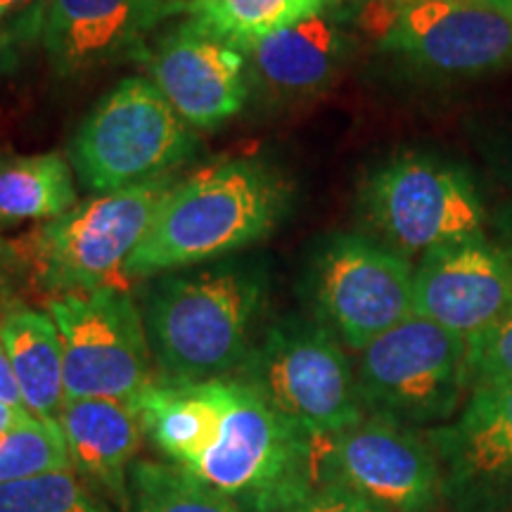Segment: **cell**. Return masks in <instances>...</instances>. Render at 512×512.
Returning <instances> with one entry per match:
<instances>
[{
  "mask_svg": "<svg viewBox=\"0 0 512 512\" xmlns=\"http://www.w3.org/2000/svg\"><path fill=\"white\" fill-rule=\"evenodd\" d=\"M287 185L273 169L226 159L171 185L155 219L126 261L128 278H152L254 245L278 226Z\"/></svg>",
  "mask_w": 512,
  "mask_h": 512,
  "instance_id": "6da1fadb",
  "label": "cell"
},
{
  "mask_svg": "<svg viewBox=\"0 0 512 512\" xmlns=\"http://www.w3.org/2000/svg\"><path fill=\"white\" fill-rule=\"evenodd\" d=\"M264 302L266 278L254 266L221 264L155 280L140 311L159 380L233 377L254 347Z\"/></svg>",
  "mask_w": 512,
  "mask_h": 512,
  "instance_id": "7a4b0ae2",
  "label": "cell"
},
{
  "mask_svg": "<svg viewBox=\"0 0 512 512\" xmlns=\"http://www.w3.org/2000/svg\"><path fill=\"white\" fill-rule=\"evenodd\" d=\"M233 377L316 439L349 430L368 415L342 344L320 320L273 323Z\"/></svg>",
  "mask_w": 512,
  "mask_h": 512,
  "instance_id": "3957f363",
  "label": "cell"
},
{
  "mask_svg": "<svg viewBox=\"0 0 512 512\" xmlns=\"http://www.w3.org/2000/svg\"><path fill=\"white\" fill-rule=\"evenodd\" d=\"M361 209L382 245L406 259L484 235L489 219L470 171L420 150L375 166L363 181Z\"/></svg>",
  "mask_w": 512,
  "mask_h": 512,
  "instance_id": "277c9868",
  "label": "cell"
},
{
  "mask_svg": "<svg viewBox=\"0 0 512 512\" xmlns=\"http://www.w3.org/2000/svg\"><path fill=\"white\" fill-rule=\"evenodd\" d=\"M197 138L159 88L128 76L83 119L69 147L79 181L95 195L164 178L195 152Z\"/></svg>",
  "mask_w": 512,
  "mask_h": 512,
  "instance_id": "5b68a950",
  "label": "cell"
},
{
  "mask_svg": "<svg viewBox=\"0 0 512 512\" xmlns=\"http://www.w3.org/2000/svg\"><path fill=\"white\" fill-rule=\"evenodd\" d=\"M313 465L316 437L275 411L249 384L228 377L214 432L185 472L235 498L245 510L311 482Z\"/></svg>",
  "mask_w": 512,
  "mask_h": 512,
  "instance_id": "8992f818",
  "label": "cell"
},
{
  "mask_svg": "<svg viewBox=\"0 0 512 512\" xmlns=\"http://www.w3.org/2000/svg\"><path fill=\"white\" fill-rule=\"evenodd\" d=\"M356 382L370 415L446 425L472 389L467 339L413 313L361 351Z\"/></svg>",
  "mask_w": 512,
  "mask_h": 512,
  "instance_id": "52a82bcc",
  "label": "cell"
},
{
  "mask_svg": "<svg viewBox=\"0 0 512 512\" xmlns=\"http://www.w3.org/2000/svg\"><path fill=\"white\" fill-rule=\"evenodd\" d=\"M169 178L102 192L43 223L31 235V256L50 290L91 292L124 275L126 261L171 190Z\"/></svg>",
  "mask_w": 512,
  "mask_h": 512,
  "instance_id": "ba28073f",
  "label": "cell"
},
{
  "mask_svg": "<svg viewBox=\"0 0 512 512\" xmlns=\"http://www.w3.org/2000/svg\"><path fill=\"white\" fill-rule=\"evenodd\" d=\"M318 482L339 486L373 512H439L444 477L430 439L401 422L366 415L316 439Z\"/></svg>",
  "mask_w": 512,
  "mask_h": 512,
  "instance_id": "9c48e42d",
  "label": "cell"
},
{
  "mask_svg": "<svg viewBox=\"0 0 512 512\" xmlns=\"http://www.w3.org/2000/svg\"><path fill=\"white\" fill-rule=\"evenodd\" d=\"M48 313L62 337L67 399L133 401L155 382L143 311L121 287L64 294Z\"/></svg>",
  "mask_w": 512,
  "mask_h": 512,
  "instance_id": "30bf717a",
  "label": "cell"
},
{
  "mask_svg": "<svg viewBox=\"0 0 512 512\" xmlns=\"http://www.w3.org/2000/svg\"><path fill=\"white\" fill-rule=\"evenodd\" d=\"M318 320L351 351H363L415 313V268L406 256L363 235H335L311 266Z\"/></svg>",
  "mask_w": 512,
  "mask_h": 512,
  "instance_id": "8fae6325",
  "label": "cell"
},
{
  "mask_svg": "<svg viewBox=\"0 0 512 512\" xmlns=\"http://www.w3.org/2000/svg\"><path fill=\"white\" fill-rule=\"evenodd\" d=\"M382 46L437 76L512 69V10L494 0H422L394 17Z\"/></svg>",
  "mask_w": 512,
  "mask_h": 512,
  "instance_id": "7c38bea8",
  "label": "cell"
},
{
  "mask_svg": "<svg viewBox=\"0 0 512 512\" xmlns=\"http://www.w3.org/2000/svg\"><path fill=\"white\" fill-rule=\"evenodd\" d=\"M451 512L512 508V382L472 387L448 425L427 432Z\"/></svg>",
  "mask_w": 512,
  "mask_h": 512,
  "instance_id": "4fadbf2b",
  "label": "cell"
},
{
  "mask_svg": "<svg viewBox=\"0 0 512 512\" xmlns=\"http://www.w3.org/2000/svg\"><path fill=\"white\" fill-rule=\"evenodd\" d=\"M512 304V261L486 235L420 256L413 280L415 316L470 339Z\"/></svg>",
  "mask_w": 512,
  "mask_h": 512,
  "instance_id": "5bb4252c",
  "label": "cell"
},
{
  "mask_svg": "<svg viewBox=\"0 0 512 512\" xmlns=\"http://www.w3.org/2000/svg\"><path fill=\"white\" fill-rule=\"evenodd\" d=\"M147 69L188 126H219L247 102V57L192 24L166 36L147 57Z\"/></svg>",
  "mask_w": 512,
  "mask_h": 512,
  "instance_id": "9a60e30c",
  "label": "cell"
},
{
  "mask_svg": "<svg viewBox=\"0 0 512 512\" xmlns=\"http://www.w3.org/2000/svg\"><path fill=\"white\" fill-rule=\"evenodd\" d=\"M162 12V0H46L41 41L57 74L88 72L126 53Z\"/></svg>",
  "mask_w": 512,
  "mask_h": 512,
  "instance_id": "2e32d148",
  "label": "cell"
},
{
  "mask_svg": "<svg viewBox=\"0 0 512 512\" xmlns=\"http://www.w3.org/2000/svg\"><path fill=\"white\" fill-rule=\"evenodd\" d=\"M72 470L112 508H128V475L143 441L131 401L67 399L60 413Z\"/></svg>",
  "mask_w": 512,
  "mask_h": 512,
  "instance_id": "e0dca14e",
  "label": "cell"
},
{
  "mask_svg": "<svg viewBox=\"0 0 512 512\" xmlns=\"http://www.w3.org/2000/svg\"><path fill=\"white\" fill-rule=\"evenodd\" d=\"M273 93L306 98L330 88L349 55V38L328 10L259 41L235 46Z\"/></svg>",
  "mask_w": 512,
  "mask_h": 512,
  "instance_id": "ac0fdd59",
  "label": "cell"
},
{
  "mask_svg": "<svg viewBox=\"0 0 512 512\" xmlns=\"http://www.w3.org/2000/svg\"><path fill=\"white\" fill-rule=\"evenodd\" d=\"M0 339L8 351L24 408L41 420L57 422L67 403L62 337L50 313L10 309L0 318Z\"/></svg>",
  "mask_w": 512,
  "mask_h": 512,
  "instance_id": "d6986e66",
  "label": "cell"
},
{
  "mask_svg": "<svg viewBox=\"0 0 512 512\" xmlns=\"http://www.w3.org/2000/svg\"><path fill=\"white\" fill-rule=\"evenodd\" d=\"M79 204L72 162L60 152L0 155V223L53 221Z\"/></svg>",
  "mask_w": 512,
  "mask_h": 512,
  "instance_id": "ffe728a7",
  "label": "cell"
},
{
  "mask_svg": "<svg viewBox=\"0 0 512 512\" xmlns=\"http://www.w3.org/2000/svg\"><path fill=\"white\" fill-rule=\"evenodd\" d=\"M332 0H190V24L204 34L245 46L320 15Z\"/></svg>",
  "mask_w": 512,
  "mask_h": 512,
  "instance_id": "44dd1931",
  "label": "cell"
},
{
  "mask_svg": "<svg viewBox=\"0 0 512 512\" xmlns=\"http://www.w3.org/2000/svg\"><path fill=\"white\" fill-rule=\"evenodd\" d=\"M126 512H245L235 498L183 467L136 460L128 475Z\"/></svg>",
  "mask_w": 512,
  "mask_h": 512,
  "instance_id": "7402d4cb",
  "label": "cell"
},
{
  "mask_svg": "<svg viewBox=\"0 0 512 512\" xmlns=\"http://www.w3.org/2000/svg\"><path fill=\"white\" fill-rule=\"evenodd\" d=\"M72 470L60 422L27 415L0 437V484Z\"/></svg>",
  "mask_w": 512,
  "mask_h": 512,
  "instance_id": "603a6c76",
  "label": "cell"
},
{
  "mask_svg": "<svg viewBox=\"0 0 512 512\" xmlns=\"http://www.w3.org/2000/svg\"><path fill=\"white\" fill-rule=\"evenodd\" d=\"M0 512H119L74 470L0 484Z\"/></svg>",
  "mask_w": 512,
  "mask_h": 512,
  "instance_id": "cb8c5ba5",
  "label": "cell"
},
{
  "mask_svg": "<svg viewBox=\"0 0 512 512\" xmlns=\"http://www.w3.org/2000/svg\"><path fill=\"white\" fill-rule=\"evenodd\" d=\"M467 366L470 387L512 382V304L489 328L467 339Z\"/></svg>",
  "mask_w": 512,
  "mask_h": 512,
  "instance_id": "d4e9b609",
  "label": "cell"
},
{
  "mask_svg": "<svg viewBox=\"0 0 512 512\" xmlns=\"http://www.w3.org/2000/svg\"><path fill=\"white\" fill-rule=\"evenodd\" d=\"M245 512H373L339 486L318 482L316 477L290 494L273 498V501L252 505Z\"/></svg>",
  "mask_w": 512,
  "mask_h": 512,
  "instance_id": "484cf974",
  "label": "cell"
},
{
  "mask_svg": "<svg viewBox=\"0 0 512 512\" xmlns=\"http://www.w3.org/2000/svg\"><path fill=\"white\" fill-rule=\"evenodd\" d=\"M422 3V0H370L366 10V27L368 31H380V36H387L389 27H392L394 17L399 15L408 5Z\"/></svg>",
  "mask_w": 512,
  "mask_h": 512,
  "instance_id": "4316f807",
  "label": "cell"
},
{
  "mask_svg": "<svg viewBox=\"0 0 512 512\" xmlns=\"http://www.w3.org/2000/svg\"><path fill=\"white\" fill-rule=\"evenodd\" d=\"M0 401L10 403L15 408H24L22 394H19L15 373H12L8 351L3 347V339H0ZM27 411V408H24Z\"/></svg>",
  "mask_w": 512,
  "mask_h": 512,
  "instance_id": "83f0119b",
  "label": "cell"
},
{
  "mask_svg": "<svg viewBox=\"0 0 512 512\" xmlns=\"http://www.w3.org/2000/svg\"><path fill=\"white\" fill-rule=\"evenodd\" d=\"M491 166L501 176V181L512 185V126L496 140L494 152H491Z\"/></svg>",
  "mask_w": 512,
  "mask_h": 512,
  "instance_id": "f1b7e54d",
  "label": "cell"
},
{
  "mask_svg": "<svg viewBox=\"0 0 512 512\" xmlns=\"http://www.w3.org/2000/svg\"><path fill=\"white\" fill-rule=\"evenodd\" d=\"M494 233L496 245L501 247L512 261V200L505 202L494 214Z\"/></svg>",
  "mask_w": 512,
  "mask_h": 512,
  "instance_id": "f546056e",
  "label": "cell"
},
{
  "mask_svg": "<svg viewBox=\"0 0 512 512\" xmlns=\"http://www.w3.org/2000/svg\"><path fill=\"white\" fill-rule=\"evenodd\" d=\"M27 415H31V413L24 411V408H15V406H10V403L0 401V437H3L5 432H10L12 427H15L17 422H22Z\"/></svg>",
  "mask_w": 512,
  "mask_h": 512,
  "instance_id": "4dcf8cb0",
  "label": "cell"
},
{
  "mask_svg": "<svg viewBox=\"0 0 512 512\" xmlns=\"http://www.w3.org/2000/svg\"><path fill=\"white\" fill-rule=\"evenodd\" d=\"M31 3H36V0H0V24L8 22L12 15H17V12L27 10Z\"/></svg>",
  "mask_w": 512,
  "mask_h": 512,
  "instance_id": "1f68e13d",
  "label": "cell"
},
{
  "mask_svg": "<svg viewBox=\"0 0 512 512\" xmlns=\"http://www.w3.org/2000/svg\"><path fill=\"white\" fill-rule=\"evenodd\" d=\"M494 3H498V5H503V8L512 10V0H494Z\"/></svg>",
  "mask_w": 512,
  "mask_h": 512,
  "instance_id": "d6a6232c",
  "label": "cell"
},
{
  "mask_svg": "<svg viewBox=\"0 0 512 512\" xmlns=\"http://www.w3.org/2000/svg\"><path fill=\"white\" fill-rule=\"evenodd\" d=\"M10 252V247L8 245H3V242H0V254H8Z\"/></svg>",
  "mask_w": 512,
  "mask_h": 512,
  "instance_id": "836d02e7",
  "label": "cell"
},
{
  "mask_svg": "<svg viewBox=\"0 0 512 512\" xmlns=\"http://www.w3.org/2000/svg\"><path fill=\"white\" fill-rule=\"evenodd\" d=\"M3 48H5V38L0 36V50H3Z\"/></svg>",
  "mask_w": 512,
  "mask_h": 512,
  "instance_id": "e575fe53",
  "label": "cell"
},
{
  "mask_svg": "<svg viewBox=\"0 0 512 512\" xmlns=\"http://www.w3.org/2000/svg\"><path fill=\"white\" fill-rule=\"evenodd\" d=\"M351 3H358V0H351Z\"/></svg>",
  "mask_w": 512,
  "mask_h": 512,
  "instance_id": "d590c367",
  "label": "cell"
}]
</instances>
